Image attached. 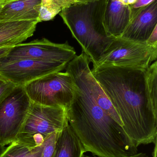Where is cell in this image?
Instances as JSON below:
<instances>
[{
  "label": "cell",
  "mask_w": 157,
  "mask_h": 157,
  "mask_svg": "<svg viewBox=\"0 0 157 157\" xmlns=\"http://www.w3.org/2000/svg\"><path fill=\"white\" fill-rule=\"evenodd\" d=\"M77 56L76 52L66 41L63 44L51 42L46 38L20 43L13 47L0 63L29 59L69 64Z\"/></svg>",
  "instance_id": "cell-8"
},
{
  "label": "cell",
  "mask_w": 157,
  "mask_h": 157,
  "mask_svg": "<svg viewBox=\"0 0 157 157\" xmlns=\"http://www.w3.org/2000/svg\"><path fill=\"white\" fill-rule=\"evenodd\" d=\"M38 20L0 21V48L14 47L33 36Z\"/></svg>",
  "instance_id": "cell-12"
},
{
  "label": "cell",
  "mask_w": 157,
  "mask_h": 157,
  "mask_svg": "<svg viewBox=\"0 0 157 157\" xmlns=\"http://www.w3.org/2000/svg\"><path fill=\"white\" fill-rule=\"evenodd\" d=\"M155 147L153 153V157H157V140L155 142Z\"/></svg>",
  "instance_id": "cell-27"
},
{
  "label": "cell",
  "mask_w": 157,
  "mask_h": 157,
  "mask_svg": "<svg viewBox=\"0 0 157 157\" xmlns=\"http://www.w3.org/2000/svg\"><path fill=\"white\" fill-rule=\"evenodd\" d=\"M68 64L29 59L0 63V76L15 86H24L45 75L62 71Z\"/></svg>",
  "instance_id": "cell-9"
},
{
  "label": "cell",
  "mask_w": 157,
  "mask_h": 157,
  "mask_svg": "<svg viewBox=\"0 0 157 157\" xmlns=\"http://www.w3.org/2000/svg\"><path fill=\"white\" fill-rule=\"evenodd\" d=\"M6 82H7V81H6V80H5L3 78H2L1 76H0V86H2L3 84H4V83H5Z\"/></svg>",
  "instance_id": "cell-29"
},
{
  "label": "cell",
  "mask_w": 157,
  "mask_h": 157,
  "mask_svg": "<svg viewBox=\"0 0 157 157\" xmlns=\"http://www.w3.org/2000/svg\"><path fill=\"white\" fill-rule=\"evenodd\" d=\"M1 7H0V9H1Z\"/></svg>",
  "instance_id": "cell-31"
},
{
  "label": "cell",
  "mask_w": 157,
  "mask_h": 157,
  "mask_svg": "<svg viewBox=\"0 0 157 157\" xmlns=\"http://www.w3.org/2000/svg\"><path fill=\"white\" fill-rule=\"evenodd\" d=\"M125 5H132L134 4L137 0H116Z\"/></svg>",
  "instance_id": "cell-25"
},
{
  "label": "cell",
  "mask_w": 157,
  "mask_h": 157,
  "mask_svg": "<svg viewBox=\"0 0 157 157\" xmlns=\"http://www.w3.org/2000/svg\"><path fill=\"white\" fill-rule=\"evenodd\" d=\"M108 0H88L64 8L59 13L65 24L90 58L96 65L105 52L115 39L107 35L104 24Z\"/></svg>",
  "instance_id": "cell-3"
},
{
  "label": "cell",
  "mask_w": 157,
  "mask_h": 157,
  "mask_svg": "<svg viewBox=\"0 0 157 157\" xmlns=\"http://www.w3.org/2000/svg\"><path fill=\"white\" fill-rule=\"evenodd\" d=\"M17 1H18V0H0V7H2L4 6L9 4Z\"/></svg>",
  "instance_id": "cell-26"
},
{
  "label": "cell",
  "mask_w": 157,
  "mask_h": 157,
  "mask_svg": "<svg viewBox=\"0 0 157 157\" xmlns=\"http://www.w3.org/2000/svg\"><path fill=\"white\" fill-rule=\"evenodd\" d=\"M79 0H41L38 21L40 22L53 20L64 8L79 2Z\"/></svg>",
  "instance_id": "cell-16"
},
{
  "label": "cell",
  "mask_w": 157,
  "mask_h": 157,
  "mask_svg": "<svg viewBox=\"0 0 157 157\" xmlns=\"http://www.w3.org/2000/svg\"><path fill=\"white\" fill-rule=\"evenodd\" d=\"M90 62L82 52L66 67L74 84L73 97L66 109L69 124L85 153L98 157L133 155L137 147L123 126L98 105L91 93L87 77Z\"/></svg>",
  "instance_id": "cell-1"
},
{
  "label": "cell",
  "mask_w": 157,
  "mask_h": 157,
  "mask_svg": "<svg viewBox=\"0 0 157 157\" xmlns=\"http://www.w3.org/2000/svg\"><path fill=\"white\" fill-rule=\"evenodd\" d=\"M82 157H98L96 156H89V155H83ZM149 157L147 155V154H146V153H137V154H135V155H133L132 156H131L129 157Z\"/></svg>",
  "instance_id": "cell-24"
},
{
  "label": "cell",
  "mask_w": 157,
  "mask_h": 157,
  "mask_svg": "<svg viewBox=\"0 0 157 157\" xmlns=\"http://www.w3.org/2000/svg\"><path fill=\"white\" fill-rule=\"evenodd\" d=\"M6 148V147H5L3 146L0 145V156L2 154L3 152H4Z\"/></svg>",
  "instance_id": "cell-28"
},
{
  "label": "cell",
  "mask_w": 157,
  "mask_h": 157,
  "mask_svg": "<svg viewBox=\"0 0 157 157\" xmlns=\"http://www.w3.org/2000/svg\"><path fill=\"white\" fill-rule=\"evenodd\" d=\"M154 0H137L134 4L129 6L131 11V20L134 18L137 14Z\"/></svg>",
  "instance_id": "cell-19"
},
{
  "label": "cell",
  "mask_w": 157,
  "mask_h": 157,
  "mask_svg": "<svg viewBox=\"0 0 157 157\" xmlns=\"http://www.w3.org/2000/svg\"><path fill=\"white\" fill-rule=\"evenodd\" d=\"M31 103L24 86H17L0 103V145L5 146L16 140Z\"/></svg>",
  "instance_id": "cell-7"
},
{
  "label": "cell",
  "mask_w": 157,
  "mask_h": 157,
  "mask_svg": "<svg viewBox=\"0 0 157 157\" xmlns=\"http://www.w3.org/2000/svg\"><path fill=\"white\" fill-rule=\"evenodd\" d=\"M34 148L15 140L5 148L0 157H26Z\"/></svg>",
  "instance_id": "cell-17"
},
{
  "label": "cell",
  "mask_w": 157,
  "mask_h": 157,
  "mask_svg": "<svg viewBox=\"0 0 157 157\" xmlns=\"http://www.w3.org/2000/svg\"><path fill=\"white\" fill-rule=\"evenodd\" d=\"M80 1H88V0H79Z\"/></svg>",
  "instance_id": "cell-30"
},
{
  "label": "cell",
  "mask_w": 157,
  "mask_h": 157,
  "mask_svg": "<svg viewBox=\"0 0 157 157\" xmlns=\"http://www.w3.org/2000/svg\"><path fill=\"white\" fill-rule=\"evenodd\" d=\"M43 144L41 146L36 147L26 157H40L43 149Z\"/></svg>",
  "instance_id": "cell-22"
},
{
  "label": "cell",
  "mask_w": 157,
  "mask_h": 157,
  "mask_svg": "<svg viewBox=\"0 0 157 157\" xmlns=\"http://www.w3.org/2000/svg\"><path fill=\"white\" fill-rule=\"evenodd\" d=\"M157 26V0H154L131 20L121 37L146 42Z\"/></svg>",
  "instance_id": "cell-10"
},
{
  "label": "cell",
  "mask_w": 157,
  "mask_h": 157,
  "mask_svg": "<svg viewBox=\"0 0 157 157\" xmlns=\"http://www.w3.org/2000/svg\"><path fill=\"white\" fill-rule=\"evenodd\" d=\"M83 145L70 124L59 133L51 157H82Z\"/></svg>",
  "instance_id": "cell-14"
},
{
  "label": "cell",
  "mask_w": 157,
  "mask_h": 157,
  "mask_svg": "<svg viewBox=\"0 0 157 157\" xmlns=\"http://www.w3.org/2000/svg\"><path fill=\"white\" fill-rule=\"evenodd\" d=\"M60 132H54L48 136L43 143V149L40 157H51L55 148L57 137Z\"/></svg>",
  "instance_id": "cell-18"
},
{
  "label": "cell",
  "mask_w": 157,
  "mask_h": 157,
  "mask_svg": "<svg viewBox=\"0 0 157 157\" xmlns=\"http://www.w3.org/2000/svg\"><path fill=\"white\" fill-rule=\"evenodd\" d=\"M146 43L152 47H157V26L147 40Z\"/></svg>",
  "instance_id": "cell-21"
},
{
  "label": "cell",
  "mask_w": 157,
  "mask_h": 157,
  "mask_svg": "<svg viewBox=\"0 0 157 157\" xmlns=\"http://www.w3.org/2000/svg\"><path fill=\"white\" fill-rule=\"evenodd\" d=\"M41 2V0H18L4 6L0 9V21L38 20Z\"/></svg>",
  "instance_id": "cell-13"
},
{
  "label": "cell",
  "mask_w": 157,
  "mask_h": 157,
  "mask_svg": "<svg viewBox=\"0 0 157 157\" xmlns=\"http://www.w3.org/2000/svg\"><path fill=\"white\" fill-rule=\"evenodd\" d=\"M24 88L32 102L66 109L73 97L74 84L69 73L61 71L33 80Z\"/></svg>",
  "instance_id": "cell-5"
},
{
  "label": "cell",
  "mask_w": 157,
  "mask_h": 157,
  "mask_svg": "<svg viewBox=\"0 0 157 157\" xmlns=\"http://www.w3.org/2000/svg\"><path fill=\"white\" fill-rule=\"evenodd\" d=\"M15 85L11 82H6L0 86V103L7 96V94L13 89Z\"/></svg>",
  "instance_id": "cell-20"
},
{
  "label": "cell",
  "mask_w": 157,
  "mask_h": 157,
  "mask_svg": "<svg viewBox=\"0 0 157 157\" xmlns=\"http://www.w3.org/2000/svg\"><path fill=\"white\" fill-rule=\"evenodd\" d=\"M88 81L91 93L98 105L112 119L123 126L119 114L96 79L93 76L90 67L87 72Z\"/></svg>",
  "instance_id": "cell-15"
},
{
  "label": "cell",
  "mask_w": 157,
  "mask_h": 157,
  "mask_svg": "<svg viewBox=\"0 0 157 157\" xmlns=\"http://www.w3.org/2000/svg\"><path fill=\"white\" fill-rule=\"evenodd\" d=\"M157 47L146 42L115 38L105 52L96 65H114L146 69L157 60Z\"/></svg>",
  "instance_id": "cell-6"
},
{
  "label": "cell",
  "mask_w": 157,
  "mask_h": 157,
  "mask_svg": "<svg viewBox=\"0 0 157 157\" xmlns=\"http://www.w3.org/2000/svg\"><path fill=\"white\" fill-rule=\"evenodd\" d=\"M131 21L129 6L116 0H108L103 24L109 37L117 38L121 36Z\"/></svg>",
  "instance_id": "cell-11"
},
{
  "label": "cell",
  "mask_w": 157,
  "mask_h": 157,
  "mask_svg": "<svg viewBox=\"0 0 157 157\" xmlns=\"http://www.w3.org/2000/svg\"><path fill=\"white\" fill-rule=\"evenodd\" d=\"M13 47H5L0 48V59L6 56Z\"/></svg>",
  "instance_id": "cell-23"
},
{
  "label": "cell",
  "mask_w": 157,
  "mask_h": 157,
  "mask_svg": "<svg viewBox=\"0 0 157 157\" xmlns=\"http://www.w3.org/2000/svg\"><path fill=\"white\" fill-rule=\"evenodd\" d=\"M91 71L135 146L154 144L157 137V104L149 91L147 68L102 65L93 67Z\"/></svg>",
  "instance_id": "cell-2"
},
{
  "label": "cell",
  "mask_w": 157,
  "mask_h": 157,
  "mask_svg": "<svg viewBox=\"0 0 157 157\" xmlns=\"http://www.w3.org/2000/svg\"><path fill=\"white\" fill-rule=\"evenodd\" d=\"M69 124L66 109L44 106L31 101L17 141L32 148L41 146L45 138L61 132Z\"/></svg>",
  "instance_id": "cell-4"
}]
</instances>
